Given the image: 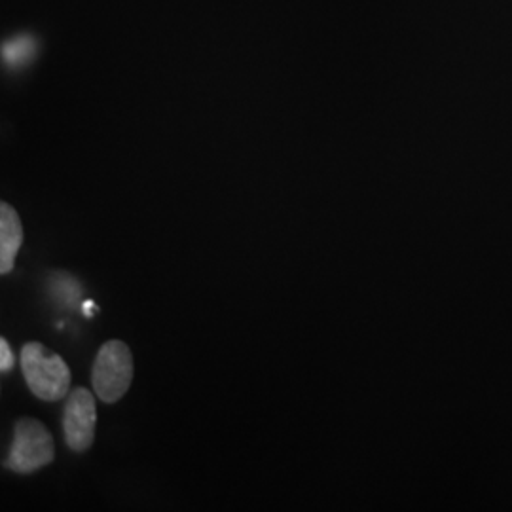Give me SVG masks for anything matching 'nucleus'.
<instances>
[{
    "instance_id": "nucleus-1",
    "label": "nucleus",
    "mask_w": 512,
    "mask_h": 512,
    "mask_svg": "<svg viewBox=\"0 0 512 512\" xmlns=\"http://www.w3.org/2000/svg\"><path fill=\"white\" fill-rule=\"evenodd\" d=\"M21 370L25 382L40 401L55 403L65 399L71 387V370L61 355L29 342L21 348Z\"/></svg>"
},
{
    "instance_id": "nucleus-2",
    "label": "nucleus",
    "mask_w": 512,
    "mask_h": 512,
    "mask_svg": "<svg viewBox=\"0 0 512 512\" xmlns=\"http://www.w3.org/2000/svg\"><path fill=\"white\" fill-rule=\"evenodd\" d=\"M133 382V357L122 340L105 342L93 363L92 384L103 403H118Z\"/></svg>"
},
{
    "instance_id": "nucleus-3",
    "label": "nucleus",
    "mask_w": 512,
    "mask_h": 512,
    "mask_svg": "<svg viewBox=\"0 0 512 512\" xmlns=\"http://www.w3.org/2000/svg\"><path fill=\"white\" fill-rule=\"evenodd\" d=\"M55 458L54 439L44 423L33 418H23L14 427V439L6 469L18 475H31L50 465Z\"/></svg>"
},
{
    "instance_id": "nucleus-4",
    "label": "nucleus",
    "mask_w": 512,
    "mask_h": 512,
    "mask_svg": "<svg viewBox=\"0 0 512 512\" xmlns=\"http://www.w3.org/2000/svg\"><path fill=\"white\" fill-rule=\"evenodd\" d=\"M97 408L92 393L86 387H76L69 395L63 418V431L67 446L76 452H88L95 439Z\"/></svg>"
},
{
    "instance_id": "nucleus-5",
    "label": "nucleus",
    "mask_w": 512,
    "mask_h": 512,
    "mask_svg": "<svg viewBox=\"0 0 512 512\" xmlns=\"http://www.w3.org/2000/svg\"><path fill=\"white\" fill-rule=\"evenodd\" d=\"M23 243V226L12 205L0 203V274L12 272L19 247Z\"/></svg>"
},
{
    "instance_id": "nucleus-6",
    "label": "nucleus",
    "mask_w": 512,
    "mask_h": 512,
    "mask_svg": "<svg viewBox=\"0 0 512 512\" xmlns=\"http://www.w3.org/2000/svg\"><path fill=\"white\" fill-rule=\"evenodd\" d=\"M52 289L54 294L63 302V304H73L74 300L80 294V285L74 279L73 275L57 274L52 279Z\"/></svg>"
},
{
    "instance_id": "nucleus-7",
    "label": "nucleus",
    "mask_w": 512,
    "mask_h": 512,
    "mask_svg": "<svg viewBox=\"0 0 512 512\" xmlns=\"http://www.w3.org/2000/svg\"><path fill=\"white\" fill-rule=\"evenodd\" d=\"M14 366V353L10 349V344L6 338L0 340V370L2 372H10Z\"/></svg>"
},
{
    "instance_id": "nucleus-8",
    "label": "nucleus",
    "mask_w": 512,
    "mask_h": 512,
    "mask_svg": "<svg viewBox=\"0 0 512 512\" xmlns=\"http://www.w3.org/2000/svg\"><path fill=\"white\" fill-rule=\"evenodd\" d=\"M84 311H86V315H92L93 302H86V304H84Z\"/></svg>"
}]
</instances>
